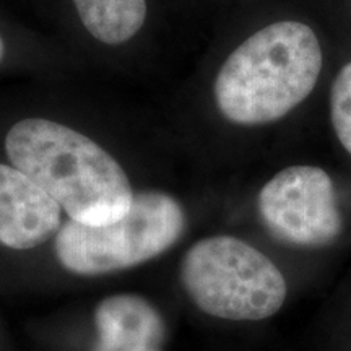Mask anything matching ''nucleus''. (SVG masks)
Here are the masks:
<instances>
[{
    "label": "nucleus",
    "mask_w": 351,
    "mask_h": 351,
    "mask_svg": "<svg viewBox=\"0 0 351 351\" xmlns=\"http://www.w3.org/2000/svg\"><path fill=\"white\" fill-rule=\"evenodd\" d=\"M8 160L62 207L70 219L99 226L129 212L134 191L125 171L80 132L29 117L5 137Z\"/></svg>",
    "instance_id": "1"
},
{
    "label": "nucleus",
    "mask_w": 351,
    "mask_h": 351,
    "mask_svg": "<svg viewBox=\"0 0 351 351\" xmlns=\"http://www.w3.org/2000/svg\"><path fill=\"white\" fill-rule=\"evenodd\" d=\"M322 49L309 26L278 21L245 39L215 80L217 106L228 121L244 125L282 119L314 90Z\"/></svg>",
    "instance_id": "2"
},
{
    "label": "nucleus",
    "mask_w": 351,
    "mask_h": 351,
    "mask_svg": "<svg viewBox=\"0 0 351 351\" xmlns=\"http://www.w3.org/2000/svg\"><path fill=\"white\" fill-rule=\"evenodd\" d=\"M181 282L195 306L225 320H263L287 300V280L254 245L212 236L192 245L181 263Z\"/></svg>",
    "instance_id": "3"
},
{
    "label": "nucleus",
    "mask_w": 351,
    "mask_h": 351,
    "mask_svg": "<svg viewBox=\"0 0 351 351\" xmlns=\"http://www.w3.org/2000/svg\"><path fill=\"white\" fill-rule=\"evenodd\" d=\"M186 215L165 192L134 194L124 217L108 225L64 223L56 234V254L64 269L77 275H104L155 258L178 243Z\"/></svg>",
    "instance_id": "4"
},
{
    "label": "nucleus",
    "mask_w": 351,
    "mask_h": 351,
    "mask_svg": "<svg viewBox=\"0 0 351 351\" xmlns=\"http://www.w3.org/2000/svg\"><path fill=\"white\" fill-rule=\"evenodd\" d=\"M258 212L276 239L301 247L332 244L343 228L330 176L317 166L275 174L258 194Z\"/></svg>",
    "instance_id": "5"
},
{
    "label": "nucleus",
    "mask_w": 351,
    "mask_h": 351,
    "mask_svg": "<svg viewBox=\"0 0 351 351\" xmlns=\"http://www.w3.org/2000/svg\"><path fill=\"white\" fill-rule=\"evenodd\" d=\"M62 207L15 166L0 165V244L33 249L62 226Z\"/></svg>",
    "instance_id": "6"
},
{
    "label": "nucleus",
    "mask_w": 351,
    "mask_h": 351,
    "mask_svg": "<svg viewBox=\"0 0 351 351\" xmlns=\"http://www.w3.org/2000/svg\"><path fill=\"white\" fill-rule=\"evenodd\" d=\"M98 339L93 351H163L165 320L142 296L116 295L96 307Z\"/></svg>",
    "instance_id": "7"
},
{
    "label": "nucleus",
    "mask_w": 351,
    "mask_h": 351,
    "mask_svg": "<svg viewBox=\"0 0 351 351\" xmlns=\"http://www.w3.org/2000/svg\"><path fill=\"white\" fill-rule=\"evenodd\" d=\"M82 23L101 43L117 46L140 32L147 0H73Z\"/></svg>",
    "instance_id": "8"
},
{
    "label": "nucleus",
    "mask_w": 351,
    "mask_h": 351,
    "mask_svg": "<svg viewBox=\"0 0 351 351\" xmlns=\"http://www.w3.org/2000/svg\"><path fill=\"white\" fill-rule=\"evenodd\" d=\"M330 112L337 137L351 155V62L340 70L333 82Z\"/></svg>",
    "instance_id": "9"
},
{
    "label": "nucleus",
    "mask_w": 351,
    "mask_h": 351,
    "mask_svg": "<svg viewBox=\"0 0 351 351\" xmlns=\"http://www.w3.org/2000/svg\"><path fill=\"white\" fill-rule=\"evenodd\" d=\"M3 54H5V44H3V39L0 36V60H2Z\"/></svg>",
    "instance_id": "10"
}]
</instances>
